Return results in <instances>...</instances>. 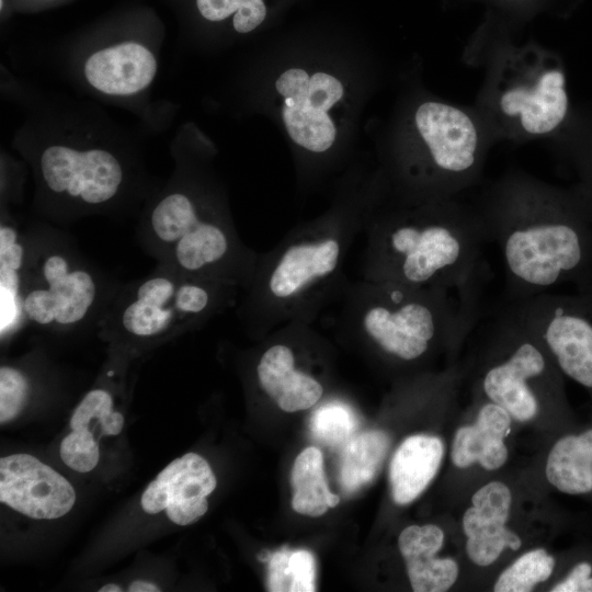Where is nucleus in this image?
<instances>
[{"mask_svg":"<svg viewBox=\"0 0 592 592\" xmlns=\"http://www.w3.org/2000/svg\"><path fill=\"white\" fill-rule=\"evenodd\" d=\"M511 505V490L501 481H490L473 494L471 505L462 517L466 553L473 563L487 567L505 548L513 551L521 548L520 536L505 525Z\"/></svg>","mask_w":592,"mask_h":592,"instance_id":"nucleus-16","label":"nucleus"},{"mask_svg":"<svg viewBox=\"0 0 592 592\" xmlns=\"http://www.w3.org/2000/svg\"><path fill=\"white\" fill-rule=\"evenodd\" d=\"M390 439L383 431H366L349 440L340 462V483L353 493L377 475L387 455Z\"/></svg>","mask_w":592,"mask_h":592,"instance_id":"nucleus-24","label":"nucleus"},{"mask_svg":"<svg viewBox=\"0 0 592 592\" xmlns=\"http://www.w3.org/2000/svg\"><path fill=\"white\" fill-rule=\"evenodd\" d=\"M555 558L546 549H532L506 567L498 577L496 592H530L547 581L555 569Z\"/></svg>","mask_w":592,"mask_h":592,"instance_id":"nucleus-26","label":"nucleus"},{"mask_svg":"<svg viewBox=\"0 0 592 592\" xmlns=\"http://www.w3.org/2000/svg\"><path fill=\"white\" fill-rule=\"evenodd\" d=\"M373 201L337 205L288 231L259 252L254 271L237 301L251 334L264 337L289 322L312 323L349 282L346 257L362 235Z\"/></svg>","mask_w":592,"mask_h":592,"instance_id":"nucleus-3","label":"nucleus"},{"mask_svg":"<svg viewBox=\"0 0 592 592\" xmlns=\"http://www.w3.org/2000/svg\"><path fill=\"white\" fill-rule=\"evenodd\" d=\"M200 193L172 191L144 219L138 240L157 264L182 272L247 286L259 252L248 247L228 212Z\"/></svg>","mask_w":592,"mask_h":592,"instance_id":"nucleus-5","label":"nucleus"},{"mask_svg":"<svg viewBox=\"0 0 592 592\" xmlns=\"http://www.w3.org/2000/svg\"><path fill=\"white\" fill-rule=\"evenodd\" d=\"M506 301L557 368L592 397V286Z\"/></svg>","mask_w":592,"mask_h":592,"instance_id":"nucleus-9","label":"nucleus"},{"mask_svg":"<svg viewBox=\"0 0 592 592\" xmlns=\"http://www.w3.org/2000/svg\"><path fill=\"white\" fill-rule=\"evenodd\" d=\"M91 423L100 428V434L109 436L118 435L124 426L123 414L114 410L112 394L104 388L87 392L70 419L72 431L90 430Z\"/></svg>","mask_w":592,"mask_h":592,"instance_id":"nucleus-27","label":"nucleus"},{"mask_svg":"<svg viewBox=\"0 0 592 592\" xmlns=\"http://www.w3.org/2000/svg\"><path fill=\"white\" fill-rule=\"evenodd\" d=\"M240 288L157 264L147 276L121 284L98 323L110 340L148 343L209 322L237 305Z\"/></svg>","mask_w":592,"mask_h":592,"instance_id":"nucleus-7","label":"nucleus"},{"mask_svg":"<svg viewBox=\"0 0 592 592\" xmlns=\"http://www.w3.org/2000/svg\"><path fill=\"white\" fill-rule=\"evenodd\" d=\"M157 61L141 44L126 42L93 53L84 64V76L96 90L112 95H129L153 80Z\"/></svg>","mask_w":592,"mask_h":592,"instance_id":"nucleus-17","label":"nucleus"},{"mask_svg":"<svg viewBox=\"0 0 592 592\" xmlns=\"http://www.w3.org/2000/svg\"><path fill=\"white\" fill-rule=\"evenodd\" d=\"M0 501L27 517L54 520L72 509L76 491L36 457L12 454L0 458Z\"/></svg>","mask_w":592,"mask_h":592,"instance_id":"nucleus-14","label":"nucleus"},{"mask_svg":"<svg viewBox=\"0 0 592 592\" xmlns=\"http://www.w3.org/2000/svg\"><path fill=\"white\" fill-rule=\"evenodd\" d=\"M39 172L50 193L83 208L102 207L113 201L125 177L119 160L110 151L78 150L61 145L43 151Z\"/></svg>","mask_w":592,"mask_h":592,"instance_id":"nucleus-12","label":"nucleus"},{"mask_svg":"<svg viewBox=\"0 0 592 592\" xmlns=\"http://www.w3.org/2000/svg\"><path fill=\"white\" fill-rule=\"evenodd\" d=\"M31 392L27 376L19 368L0 367V422L4 424L15 419L25 407Z\"/></svg>","mask_w":592,"mask_h":592,"instance_id":"nucleus-30","label":"nucleus"},{"mask_svg":"<svg viewBox=\"0 0 592 592\" xmlns=\"http://www.w3.org/2000/svg\"><path fill=\"white\" fill-rule=\"evenodd\" d=\"M26 262L25 231L13 221L0 225V332L1 340L24 327L22 289Z\"/></svg>","mask_w":592,"mask_h":592,"instance_id":"nucleus-21","label":"nucleus"},{"mask_svg":"<svg viewBox=\"0 0 592 592\" xmlns=\"http://www.w3.org/2000/svg\"><path fill=\"white\" fill-rule=\"evenodd\" d=\"M443 543L444 532L434 524L410 525L401 531L398 547L414 592H444L457 580V562L436 557Z\"/></svg>","mask_w":592,"mask_h":592,"instance_id":"nucleus-18","label":"nucleus"},{"mask_svg":"<svg viewBox=\"0 0 592 592\" xmlns=\"http://www.w3.org/2000/svg\"><path fill=\"white\" fill-rule=\"evenodd\" d=\"M259 559L267 563V590L272 592L316 591V561L306 549L284 546L276 551L260 553Z\"/></svg>","mask_w":592,"mask_h":592,"instance_id":"nucleus-25","label":"nucleus"},{"mask_svg":"<svg viewBox=\"0 0 592 592\" xmlns=\"http://www.w3.org/2000/svg\"><path fill=\"white\" fill-rule=\"evenodd\" d=\"M417 146L397 156V197L449 198L470 184L481 166V139L471 116L439 101L421 103L413 114Z\"/></svg>","mask_w":592,"mask_h":592,"instance_id":"nucleus-8","label":"nucleus"},{"mask_svg":"<svg viewBox=\"0 0 592 592\" xmlns=\"http://www.w3.org/2000/svg\"><path fill=\"white\" fill-rule=\"evenodd\" d=\"M512 417L489 401L481 406L474 424L459 428L453 439L451 459L458 468L478 464L486 470H497L508 460L504 443L511 430Z\"/></svg>","mask_w":592,"mask_h":592,"instance_id":"nucleus-19","label":"nucleus"},{"mask_svg":"<svg viewBox=\"0 0 592 592\" xmlns=\"http://www.w3.org/2000/svg\"><path fill=\"white\" fill-rule=\"evenodd\" d=\"M122 589L115 583H109L99 589V592H121Z\"/></svg>","mask_w":592,"mask_h":592,"instance_id":"nucleus-34","label":"nucleus"},{"mask_svg":"<svg viewBox=\"0 0 592 592\" xmlns=\"http://www.w3.org/2000/svg\"><path fill=\"white\" fill-rule=\"evenodd\" d=\"M548 482L568 496H592V426L560 436L545 466Z\"/></svg>","mask_w":592,"mask_h":592,"instance_id":"nucleus-22","label":"nucleus"},{"mask_svg":"<svg viewBox=\"0 0 592 592\" xmlns=\"http://www.w3.org/2000/svg\"><path fill=\"white\" fill-rule=\"evenodd\" d=\"M375 201L364 220L362 278L463 289L486 280L487 244L476 210L453 197Z\"/></svg>","mask_w":592,"mask_h":592,"instance_id":"nucleus-2","label":"nucleus"},{"mask_svg":"<svg viewBox=\"0 0 592 592\" xmlns=\"http://www.w3.org/2000/svg\"><path fill=\"white\" fill-rule=\"evenodd\" d=\"M356 426L354 411L350 406L338 400L321 405L310 419V431L314 437L332 447L350 439Z\"/></svg>","mask_w":592,"mask_h":592,"instance_id":"nucleus-28","label":"nucleus"},{"mask_svg":"<svg viewBox=\"0 0 592 592\" xmlns=\"http://www.w3.org/2000/svg\"><path fill=\"white\" fill-rule=\"evenodd\" d=\"M202 16L208 21H223L230 15L238 33L255 30L266 16L263 0H196Z\"/></svg>","mask_w":592,"mask_h":592,"instance_id":"nucleus-29","label":"nucleus"},{"mask_svg":"<svg viewBox=\"0 0 592 592\" xmlns=\"http://www.w3.org/2000/svg\"><path fill=\"white\" fill-rule=\"evenodd\" d=\"M129 592H159L160 589L152 582L146 580H135L128 587Z\"/></svg>","mask_w":592,"mask_h":592,"instance_id":"nucleus-33","label":"nucleus"},{"mask_svg":"<svg viewBox=\"0 0 592 592\" xmlns=\"http://www.w3.org/2000/svg\"><path fill=\"white\" fill-rule=\"evenodd\" d=\"M275 90L292 141L309 153L328 152L338 136L333 112L345 95L342 81L327 71L292 67L276 79Z\"/></svg>","mask_w":592,"mask_h":592,"instance_id":"nucleus-11","label":"nucleus"},{"mask_svg":"<svg viewBox=\"0 0 592 592\" xmlns=\"http://www.w3.org/2000/svg\"><path fill=\"white\" fill-rule=\"evenodd\" d=\"M23 323L55 333L98 327L121 284L88 260L66 234L25 231Z\"/></svg>","mask_w":592,"mask_h":592,"instance_id":"nucleus-6","label":"nucleus"},{"mask_svg":"<svg viewBox=\"0 0 592 592\" xmlns=\"http://www.w3.org/2000/svg\"><path fill=\"white\" fill-rule=\"evenodd\" d=\"M216 486L206 459L187 453L167 465L147 486L141 494V508L148 514L166 511L174 524L190 525L207 512V497Z\"/></svg>","mask_w":592,"mask_h":592,"instance_id":"nucleus-15","label":"nucleus"},{"mask_svg":"<svg viewBox=\"0 0 592 592\" xmlns=\"http://www.w3.org/2000/svg\"><path fill=\"white\" fill-rule=\"evenodd\" d=\"M292 508L295 512L317 517L339 504V496L328 488L323 456L319 448L309 446L296 457L292 473Z\"/></svg>","mask_w":592,"mask_h":592,"instance_id":"nucleus-23","label":"nucleus"},{"mask_svg":"<svg viewBox=\"0 0 592 592\" xmlns=\"http://www.w3.org/2000/svg\"><path fill=\"white\" fill-rule=\"evenodd\" d=\"M550 591L592 592V561L582 559L574 562L567 574Z\"/></svg>","mask_w":592,"mask_h":592,"instance_id":"nucleus-32","label":"nucleus"},{"mask_svg":"<svg viewBox=\"0 0 592 592\" xmlns=\"http://www.w3.org/2000/svg\"><path fill=\"white\" fill-rule=\"evenodd\" d=\"M306 322H289L273 331L255 364L261 390L283 411L296 412L315 406L323 384L298 365L297 344Z\"/></svg>","mask_w":592,"mask_h":592,"instance_id":"nucleus-13","label":"nucleus"},{"mask_svg":"<svg viewBox=\"0 0 592 592\" xmlns=\"http://www.w3.org/2000/svg\"><path fill=\"white\" fill-rule=\"evenodd\" d=\"M502 1H506V2H508V1H509V2H514V1H516V0H502Z\"/></svg>","mask_w":592,"mask_h":592,"instance_id":"nucleus-35","label":"nucleus"},{"mask_svg":"<svg viewBox=\"0 0 592 592\" xmlns=\"http://www.w3.org/2000/svg\"><path fill=\"white\" fill-rule=\"evenodd\" d=\"M504 271V300L563 284L592 286V210L542 182L510 175L476 210Z\"/></svg>","mask_w":592,"mask_h":592,"instance_id":"nucleus-1","label":"nucleus"},{"mask_svg":"<svg viewBox=\"0 0 592 592\" xmlns=\"http://www.w3.org/2000/svg\"><path fill=\"white\" fill-rule=\"evenodd\" d=\"M506 62L497 80L493 107L502 122L526 136L554 132L568 110L565 76L533 53Z\"/></svg>","mask_w":592,"mask_h":592,"instance_id":"nucleus-10","label":"nucleus"},{"mask_svg":"<svg viewBox=\"0 0 592 592\" xmlns=\"http://www.w3.org/2000/svg\"><path fill=\"white\" fill-rule=\"evenodd\" d=\"M59 455L64 464L78 473H89L95 468L100 449L90 430L71 431L61 441Z\"/></svg>","mask_w":592,"mask_h":592,"instance_id":"nucleus-31","label":"nucleus"},{"mask_svg":"<svg viewBox=\"0 0 592 592\" xmlns=\"http://www.w3.org/2000/svg\"><path fill=\"white\" fill-rule=\"evenodd\" d=\"M444 456L440 437L429 434L408 436L396 449L389 465L394 501L399 505L414 501L436 476Z\"/></svg>","mask_w":592,"mask_h":592,"instance_id":"nucleus-20","label":"nucleus"},{"mask_svg":"<svg viewBox=\"0 0 592 592\" xmlns=\"http://www.w3.org/2000/svg\"><path fill=\"white\" fill-rule=\"evenodd\" d=\"M482 286L446 289L364 278L348 282L339 297L337 325L391 361L417 363L474 330L481 318Z\"/></svg>","mask_w":592,"mask_h":592,"instance_id":"nucleus-4","label":"nucleus"}]
</instances>
